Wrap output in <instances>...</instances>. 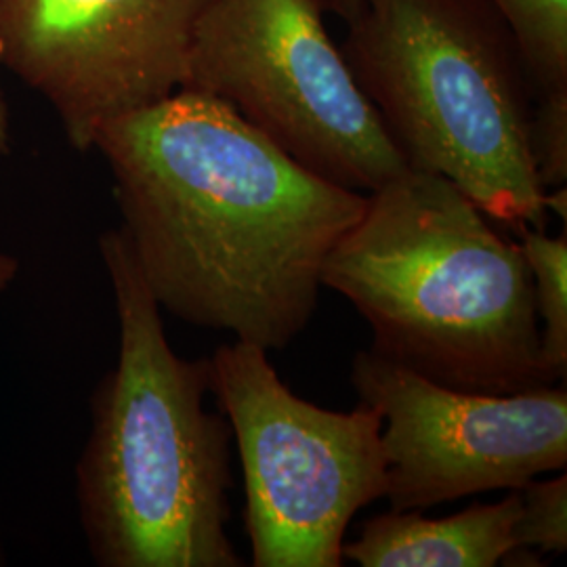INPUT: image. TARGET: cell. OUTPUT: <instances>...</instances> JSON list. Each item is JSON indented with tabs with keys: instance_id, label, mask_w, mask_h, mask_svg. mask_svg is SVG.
Returning a JSON list of instances; mask_svg holds the SVG:
<instances>
[{
	"instance_id": "obj_1",
	"label": "cell",
	"mask_w": 567,
	"mask_h": 567,
	"mask_svg": "<svg viewBox=\"0 0 567 567\" xmlns=\"http://www.w3.org/2000/svg\"><path fill=\"white\" fill-rule=\"evenodd\" d=\"M93 150L161 309L267 351L311 322L326 257L368 200L192 89L105 122Z\"/></svg>"
},
{
	"instance_id": "obj_2",
	"label": "cell",
	"mask_w": 567,
	"mask_h": 567,
	"mask_svg": "<svg viewBox=\"0 0 567 567\" xmlns=\"http://www.w3.org/2000/svg\"><path fill=\"white\" fill-rule=\"evenodd\" d=\"M100 252L121 349L91 395L76 466L89 550L102 567H243L227 536L234 433L204 408L210 358L173 351L122 227L102 234Z\"/></svg>"
},
{
	"instance_id": "obj_3",
	"label": "cell",
	"mask_w": 567,
	"mask_h": 567,
	"mask_svg": "<svg viewBox=\"0 0 567 567\" xmlns=\"http://www.w3.org/2000/svg\"><path fill=\"white\" fill-rule=\"evenodd\" d=\"M322 286L364 318L372 351L440 385L477 393L557 385L519 244L440 175L405 168L368 194L364 213L326 257Z\"/></svg>"
},
{
	"instance_id": "obj_4",
	"label": "cell",
	"mask_w": 567,
	"mask_h": 567,
	"mask_svg": "<svg viewBox=\"0 0 567 567\" xmlns=\"http://www.w3.org/2000/svg\"><path fill=\"white\" fill-rule=\"evenodd\" d=\"M341 51L408 168L444 177L515 231L547 229L534 89L492 0H364Z\"/></svg>"
},
{
	"instance_id": "obj_5",
	"label": "cell",
	"mask_w": 567,
	"mask_h": 567,
	"mask_svg": "<svg viewBox=\"0 0 567 567\" xmlns=\"http://www.w3.org/2000/svg\"><path fill=\"white\" fill-rule=\"evenodd\" d=\"M255 343L210 355V393L243 461L255 567H341L347 527L385 498L381 414L326 410L295 395Z\"/></svg>"
},
{
	"instance_id": "obj_6",
	"label": "cell",
	"mask_w": 567,
	"mask_h": 567,
	"mask_svg": "<svg viewBox=\"0 0 567 567\" xmlns=\"http://www.w3.org/2000/svg\"><path fill=\"white\" fill-rule=\"evenodd\" d=\"M182 89L229 103L292 161L372 194L408 164L332 42L320 0H213Z\"/></svg>"
},
{
	"instance_id": "obj_7",
	"label": "cell",
	"mask_w": 567,
	"mask_h": 567,
	"mask_svg": "<svg viewBox=\"0 0 567 567\" xmlns=\"http://www.w3.org/2000/svg\"><path fill=\"white\" fill-rule=\"evenodd\" d=\"M351 383L383 419L386 503L423 511L566 471L567 389L477 393L440 385L381 353L358 351Z\"/></svg>"
},
{
	"instance_id": "obj_8",
	"label": "cell",
	"mask_w": 567,
	"mask_h": 567,
	"mask_svg": "<svg viewBox=\"0 0 567 567\" xmlns=\"http://www.w3.org/2000/svg\"><path fill=\"white\" fill-rule=\"evenodd\" d=\"M213 0H0V63L41 93L68 142L93 150L105 122L185 82Z\"/></svg>"
},
{
	"instance_id": "obj_9",
	"label": "cell",
	"mask_w": 567,
	"mask_h": 567,
	"mask_svg": "<svg viewBox=\"0 0 567 567\" xmlns=\"http://www.w3.org/2000/svg\"><path fill=\"white\" fill-rule=\"evenodd\" d=\"M522 507L519 489L503 501L471 505L444 519L421 511H389L362 524L344 543L343 559L362 567H494L513 548V527Z\"/></svg>"
},
{
	"instance_id": "obj_10",
	"label": "cell",
	"mask_w": 567,
	"mask_h": 567,
	"mask_svg": "<svg viewBox=\"0 0 567 567\" xmlns=\"http://www.w3.org/2000/svg\"><path fill=\"white\" fill-rule=\"evenodd\" d=\"M519 248L534 280V307L540 326V349L555 383L567 377V236L522 227Z\"/></svg>"
},
{
	"instance_id": "obj_11",
	"label": "cell",
	"mask_w": 567,
	"mask_h": 567,
	"mask_svg": "<svg viewBox=\"0 0 567 567\" xmlns=\"http://www.w3.org/2000/svg\"><path fill=\"white\" fill-rule=\"evenodd\" d=\"M513 30L534 95L567 91V0H492Z\"/></svg>"
},
{
	"instance_id": "obj_12",
	"label": "cell",
	"mask_w": 567,
	"mask_h": 567,
	"mask_svg": "<svg viewBox=\"0 0 567 567\" xmlns=\"http://www.w3.org/2000/svg\"><path fill=\"white\" fill-rule=\"evenodd\" d=\"M522 507L513 527L511 550L564 555L567 548L566 471L550 480H532L519 489Z\"/></svg>"
},
{
	"instance_id": "obj_13",
	"label": "cell",
	"mask_w": 567,
	"mask_h": 567,
	"mask_svg": "<svg viewBox=\"0 0 567 567\" xmlns=\"http://www.w3.org/2000/svg\"><path fill=\"white\" fill-rule=\"evenodd\" d=\"M529 121V152L543 189L566 187L567 91L536 95Z\"/></svg>"
},
{
	"instance_id": "obj_14",
	"label": "cell",
	"mask_w": 567,
	"mask_h": 567,
	"mask_svg": "<svg viewBox=\"0 0 567 567\" xmlns=\"http://www.w3.org/2000/svg\"><path fill=\"white\" fill-rule=\"evenodd\" d=\"M324 11L334 13L337 18L347 21V25L355 20L364 7V0H320Z\"/></svg>"
},
{
	"instance_id": "obj_15",
	"label": "cell",
	"mask_w": 567,
	"mask_h": 567,
	"mask_svg": "<svg viewBox=\"0 0 567 567\" xmlns=\"http://www.w3.org/2000/svg\"><path fill=\"white\" fill-rule=\"evenodd\" d=\"M545 206L550 213H555L561 224L567 221V189L566 187H557V189H548L545 192Z\"/></svg>"
},
{
	"instance_id": "obj_16",
	"label": "cell",
	"mask_w": 567,
	"mask_h": 567,
	"mask_svg": "<svg viewBox=\"0 0 567 567\" xmlns=\"http://www.w3.org/2000/svg\"><path fill=\"white\" fill-rule=\"evenodd\" d=\"M20 261L7 252H0V292H4L18 278Z\"/></svg>"
},
{
	"instance_id": "obj_17",
	"label": "cell",
	"mask_w": 567,
	"mask_h": 567,
	"mask_svg": "<svg viewBox=\"0 0 567 567\" xmlns=\"http://www.w3.org/2000/svg\"><path fill=\"white\" fill-rule=\"evenodd\" d=\"M7 152H9V112L0 91V156H4Z\"/></svg>"
},
{
	"instance_id": "obj_18",
	"label": "cell",
	"mask_w": 567,
	"mask_h": 567,
	"mask_svg": "<svg viewBox=\"0 0 567 567\" xmlns=\"http://www.w3.org/2000/svg\"><path fill=\"white\" fill-rule=\"evenodd\" d=\"M4 564V553H2V540H0V566Z\"/></svg>"
}]
</instances>
